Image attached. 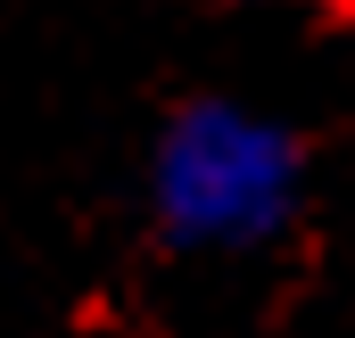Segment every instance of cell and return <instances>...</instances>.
<instances>
[{
    "instance_id": "obj_1",
    "label": "cell",
    "mask_w": 355,
    "mask_h": 338,
    "mask_svg": "<svg viewBox=\"0 0 355 338\" xmlns=\"http://www.w3.org/2000/svg\"><path fill=\"white\" fill-rule=\"evenodd\" d=\"M306 166L297 124L198 91L149 141V215L174 248H272L306 215Z\"/></svg>"
}]
</instances>
